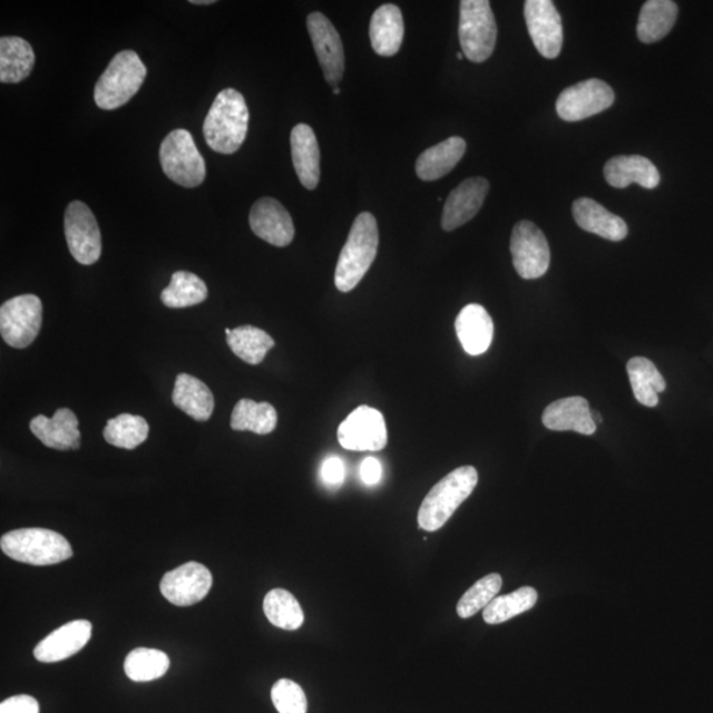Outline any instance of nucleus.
<instances>
[{
	"label": "nucleus",
	"mask_w": 713,
	"mask_h": 713,
	"mask_svg": "<svg viewBox=\"0 0 713 713\" xmlns=\"http://www.w3.org/2000/svg\"><path fill=\"white\" fill-rule=\"evenodd\" d=\"M677 18V6L672 0H648L642 6L637 35L645 45L666 38Z\"/></svg>",
	"instance_id": "nucleus-29"
},
{
	"label": "nucleus",
	"mask_w": 713,
	"mask_h": 713,
	"mask_svg": "<svg viewBox=\"0 0 713 713\" xmlns=\"http://www.w3.org/2000/svg\"><path fill=\"white\" fill-rule=\"evenodd\" d=\"M271 699L280 713H306L309 709L303 688L291 680L277 681L271 688Z\"/></svg>",
	"instance_id": "nucleus-39"
},
{
	"label": "nucleus",
	"mask_w": 713,
	"mask_h": 713,
	"mask_svg": "<svg viewBox=\"0 0 713 713\" xmlns=\"http://www.w3.org/2000/svg\"><path fill=\"white\" fill-rule=\"evenodd\" d=\"M527 30L537 51L545 59H556L563 47V26L551 0H527L525 3Z\"/></svg>",
	"instance_id": "nucleus-15"
},
{
	"label": "nucleus",
	"mask_w": 713,
	"mask_h": 713,
	"mask_svg": "<svg viewBox=\"0 0 713 713\" xmlns=\"http://www.w3.org/2000/svg\"><path fill=\"white\" fill-rule=\"evenodd\" d=\"M208 299V287L202 277L188 271H177L168 287L162 292V302L168 309H188Z\"/></svg>",
	"instance_id": "nucleus-33"
},
{
	"label": "nucleus",
	"mask_w": 713,
	"mask_h": 713,
	"mask_svg": "<svg viewBox=\"0 0 713 713\" xmlns=\"http://www.w3.org/2000/svg\"><path fill=\"white\" fill-rule=\"evenodd\" d=\"M92 625L88 619H76L53 631L35 647V658L41 663H56L74 657L91 638Z\"/></svg>",
	"instance_id": "nucleus-18"
},
{
	"label": "nucleus",
	"mask_w": 713,
	"mask_h": 713,
	"mask_svg": "<svg viewBox=\"0 0 713 713\" xmlns=\"http://www.w3.org/2000/svg\"><path fill=\"white\" fill-rule=\"evenodd\" d=\"M333 92H334V95L339 96L340 95V89L339 88H334Z\"/></svg>",
	"instance_id": "nucleus-45"
},
{
	"label": "nucleus",
	"mask_w": 713,
	"mask_h": 713,
	"mask_svg": "<svg viewBox=\"0 0 713 713\" xmlns=\"http://www.w3.org/2000/svg\"><path fill=\"white\" fill-rule=\"evenodd\" d=\"M321 479L331 488H338L345 480V466L338 456H330L321 467Z\"/></svg>",
	"instance_id": "nucleus-40"
},
{
	"label": "nucleus",
	"mask_w": 713,
	"mask_h": 713,
	"mask_svg": "<svg viewBox=\"0 0 713 713\" xmlns=\"http://www.w3.org/2000/svg\"><path fill=\"white\" fill-rule=\"evenodd\" d=\"M35 66L33 48L18 36H4L0 39V81L18 84L28 76Z\"/></svg>",
	"instance_id": "nucleus-28"
},
{
	"label": "nucleus",
	"mask_w": 713,
	"mask_h": 713,
	"mask_svg": "<svg viewBox=\"0 0 713 713\" xmlns=\"http://www.w3.org/2000/svg\"><path fill=\"white\" fill-rule=\"evenodd\" d=\"M38 701L30 695H17L6 699L0 704V713H39Z\"/></svg>",
	"instance_id": "nucleus-41"
},
{
	"label": "nucleus",
	"mask_w": 713,
	"mask_h": 713,
	"mask_svg": "<svg viewBox=\"0 0 713 713\" xmlns=\"http://www.w3.org/2000/svg\"><path fill=\"white\" fill-rule=\"evenodd\" d=\"M626 370L637 401L646 408H655L660 402V392L666 390L665 378L657 367L645 356H634L627 362Z\"/></svg>",
	"instance_id": "nucleus-30"
},
{
	"label": "nucleus",
	"mask_w": 713,
	"mask_h": 713,
	"mask_svg": "<svg viewBox=\"0 0 713 713\" xmlns=\"http://www.w3.org/2000/svg\"><path fill=\"white\" fill-rule=\"evenodd\" d=\"M149 427L145 418L120 413L107 422L104 438L107 443L124 448L135 449L145 443L148 438Z\"/></svg>",
	"instance_id": "nucleus-36"
},
{
	"label": "nucleus",
	"mask_w": 713,
	"mask_h": 713,
	"mask_svg": "<svg viewBox=\"0 0 713 713\" xmlns=\"http://www.w3.org/2000/svg\"><path fill=\"white\" fill-rule=\"evenodd\" d=\"M615 98L608 84L590 78L563 90L556 101V111L566 123H579L609 109Z\"/></svg>",
	"instance_id": "nucleus-12"
},
{
	"label": "nucleus",
	"mask_w": 713,
	"mask_h": 713,
	"mask_svg": "<svg viewBox=\"0 0 713 713\" xmlns=\"http://www.w3.org/2000/svg\"><path fill=\"white\" fill-rule=\"evenodd\" d=\"M339 443L348 451L377 452L388 446V428L382 413L369 406H360L338 431Z\"/></svg>",
	"instance_id": "nucleus-11"
},
{
	"label": "nucleus",
	"mask_w": 713,
	"mask_h": 713,
	"mask_svg": "<svg viewBox=\"0 0 713 713\" xmlns=\"http://www.w3.org/2000/svg\"><path fill=\"white\" fill-rule=\"evenodd\" d=\"M173 402L197 422H206L214 411L213 392L203 381L189 374H178Z\"/></svg>",
	"instance_id": "nucleus-27"
},
{
	"label": "nucleus",
	"mask_w": 713,
	"mask_h": 713,
	"mask_svg": "<svg viewBox=\"0 0 713 713\" xmlns=\"http://www.w3.org/2000/svg\"><path fill=\"white\" fill-rule=\"evenodd\" d=\"M489 189L490 184L484 177L467 178L458 188H455L447 198L443 217H441L443 229L453 232L469 223L482 208Z\"/></svg>",
	"instance_id": "nucleus-17"
},
{
	"label": "nucleus",
	"mask_w": 713,
	"mask_h": 713,
	"mask_svg": "<svg viewBox=\"0 0 713 713\" xmlns=\"http://www.w3.org/2000/svg\"><path fill=\"white\" fill-rule=\"evenodd\" d=\"M361 479L367 485H375L380 482L382 476V467L380 461L374 458H368L361 463Z\"/></svg>",
	"instance_id": "nucleus-42"
},
{
	"label": "nucleus",
	"mask_w": 713,
	"mask_h": 713,
	"mask_svg": "<svg viewBox=\"0 0 713 713\" xmlns=\"http://www.w3.org/2000/svg\"><path fill=\"white\" fill-rule=\"evenodd\" d=\"M250 113L244 96L235 89L218 92L204 123V137L218 154L237 153L246 139Z\"/></svg>",
	"instance_id": "nucleus-1"
},
{
	"label": "nucleus",
	"mask_w": 713,
	"mask_h": 713,
	"mask_svg": "<svg viewBox=\"0 0 713 713\" xmlns=\"http://www.w3.org/2000/svg\"><path fill=\"white\" fill-rule=\"evenodd\" d=\"M455 328L463 351L470 355L484 354L494 341V320L480 304L463 306L456 319Z\"/></svg>",
	"instance_id": "nucleus-22"
},
{
	"label": "nucleus",
	"mask_w": 713,
	"mask_h": 713,
	"mask_svg": "<svg viewBox=\"0 0 713 713\" xmlns=\"http://www.w3.org/2000/svg\"><path fill=\"white\" fill-rule=\"evenodd\" d=\"M169 665L166 653L158 648L138 647L127 655L125 673L134 682H152L166 675Z\"/></svg>",
	"instance_id": "nucleus-37"
},
{
	"label": "nucleus",
	"mask_w": 713,
	"mask_h": 713,
	"mask_svg": "<svg viewBox=\"0 0 713 713\" xmlns=\"http://www.w3.org/2000/svg\"><path fill=\"white\" fill-rule=\"evenodd\" d=\"M380 244L377 219L372 213H361L354 219L346 244L341 250L334 274L340 292H351L373 265Z\"/></svg>",
	"instance_id": "nucleus-2"
},
{
	"label": "nucleus",
	"mask_w": 713,
	"mask_h": 713,
	"mask_svg": "<svg viewBox=\"0 0 713 713\" xmlns=\"http://www.w3.org/2000/svg\"><path fill=\"white\" fill-rule=\"evenodd\" d=\"M212 586L211 570L202 563L188 561L163 576L160 590L170 604L191 606L203 602Z\"/></svg>",
	"instance_id": "nucleus-14"
},
{
	"label": "nucleus",
	"mask_w": 713,
	"mask_h": 713,
	"mask_svg": "<svg viewBox=\"0 0 713 713\" xmlns=\"http://www.w3.org/2000/svg\"><path fill=\"white\" fill-rule=\"evenodd\" d=\"M576 224L604 240L619 242L626 238L627 225L622 217L605 209L603 205L588 197L576 199L573 205Z\"/></svg>",
	"instance_id": "nucleus-23"
},
{
	"label": "nucleus",
	"mask_w": 713,
	"mask_h": 713,
	"mask_svg": "<svg viewBox=\"0 0 713 713\" xmlns=\"http://www.w3.org/2000/svg\"><path fill=\"white\" fill-rule=\"evenodd\" d=\"M537 602L538 592L531 587H522L509 595L496 597L484 609L482 617L489 625L502 624L533 609Z\"/></svg>",
	"instance_id": "nucleus-35"
},
{
	"label": "nucleus",
	"mask_w": 713,
	"mask_h": 713,
	"mask_svg": "<svg viewBox=\"0 0 713 713\" xmlns=\"http://www.w3.org/2000/svg\"><path fill=\"white\" fill-rule=\"evenodd\" d=\"M541 422L551 431H575L582 434H594L596 424L586 398L569 397L559 399L548 406Z\"/></svg>",
	"instance_id": "nucleus-21"
},
{
	"label": "nucleus",
	"mask_w": 713,
	"mask_h": 713,
	"mask_svg": "<svg viewBox=\"0 0 713 713\" xmlns=\"http://www.w3.org/2000/svg\"><path fill=\"white\" fill-rule=\"evenodd\" d=\"M292 162L304 188L313 191L320 182V148L312 127L301 124L291 133Z\"/></svg>",
	"instance_id": "nucleus-24"
},
{
	"label": "nucleus",
	"mask_w": 713,
	"mask_h": 713,
	"mask_svg": "<svg viewBox=\"0 0 713 713\" xmlns=\"http://www.w3.org/2000/svg\"><path fill=\"white\" fill-rule=\"evenodd\" d=\"M479 482L475 467H460L447 475L430 490L418 512L420 529L438 531L443 527L460 505L473 494Z\"/></svg>",
	"instance_id": "nucleus-3"
},
{
	"label": "nucleus",
	"mask_w": 713,
	"mask_h": 713,
	"mask_svg": "<svg viewBox=\"0 0 713 713\" xmlns=\"http://www.w3.org/2000/svg\"><path fill=\"white\" fill-rule=\"evenodd\" d=\"M227 345L232 352L250 365H260L275 346V341L265 331L253 325H242L226 330Z\"/></svg>",
	"instance_id": "nucleus-31"
},
{
	"label": "nucleus",
	"mask_w": 713,
	"mask_h": 713,
	"mask_svg": "<svg viewBox=\"0 0 713 713\" xmlns=\"http://www.w3.org/2000/svg\"><path fill=\"white\" fill-rule=\"evenodd\" d=\"M42 324V304L32 294L10 299L0 306V333L7 345L25 349L38 338Z\"/></svg>",
	"instance_id": "nucleus-8"
},
{
	"label": "nucleus",
	"mask_w": 713,
	"mask_h": 713,
	"mask_svg": "<svg viewBox=\"0 0 713 713\" xmlns=\"http://www.w3.org/2000/svg\"><path fill=\"white\" fill-rule=\"evenodd\" d=\"M462 57H463V53H460V52H459V53H458V59H459V60H462Z\"/></svg>",
	"instance_id": "nucleus-46"
},
{
	"label": "nucleus",
	"mask_w": 713,
	"mask_h": 713,
	"mask_svg": "<svg viewBox=\"0 0 713 713\" xmlns=\"http://www.w3.org/2000/svg\"><path fill=\"white\" fill-rule=\"evenodd\" d=\"M0 547L11 559L31 566H52L74 556L67 538L40 527L7 533L0 539Z\"/></svg>",
	"instance_id": "nucleus-4"
},
{
	"label": "nucleus",
	"mask_w": 713,
	"mask_h": 713,
	"mask_svg": "<svg viewBox=\"0 0 713 713\" xmlns=\"http://www.w3.org/2000/svg\"><path fill=\"white\" fill-rule=\"evenodd\" d=\"M191 3L196 6H199V4L208 6V4H214L216 2H214V0H192Z\"/></svg>",
	"instance_id": "nucleus-43"
},
{
	"label": "nucleus",
	"mask_w": 713,
	"mask_h": 713,
	"mask_svg": "<svg viewBox=\"0 0 713 713\" xmlns=\"http://www.w3.org/2000/svg\"><path fill=\"white\" fill-rule=\"evenodd\" d=\"M263 612L271 624L294 632L304 623V612L291 592L276 588L270 590L263 602Z\"/></svg>",
	"instance_id": "nucleus-34"
},
{
	"label": "nucleus",
	"mask_w": 713,
	"mask_h": 713,
	"mask_svg": "<svg viewBox=\"0 0 713 713\" xmlns=\"http://www.w3.org/2000/svg\"><path fill=\"white\" fill-rule=\"evenodd\" d=\"M64 226L69 252L74 258L84 266L95 265L101 258L102 237L89 206L81 202L70 203Z\"/></svg>",
	"instance_id": "nucleus-10"
},
{
	"label": "nucleus",
	"mask_w": 713,
	"mask_h": 713,
	"mask_svg": "<svg viewBox=\"0 0 713 713\" xmlns=\"http://www.w3.org/2000/svg\"><path fill=\"white\" fill-rule=\"evenodd\" d=\"M306 27L326 82L338 88L345 71V53L336 28L320 12L311 13Z\"/></svg>",
	"instance_id": "nucleus-13"
},
{
	"label": "nucleus",
	"mask_w": 713,
	"mask_h": 713,
	"mask_svg": "<svg viewBox=\"0 0 713 713\" xmlns=\"http://www.w3.org/2000/svg\"><path fill=\"white\" fill-rule=\"evenodd\" d=\"M248 221L256 237L270 245L285 247L294 241L295 226L291 214L275 198L258 199L250 211Z\"/></svg>",
	"instance_id": "nucleus-16"
},
{
	"label": "nucleus",
	"mask_w": 713,
	"mask_h": 713,
	"mask_svg": "<svg viewBox=\"0 0 713 713\" xmlns=\"http://www.w3.org/2000/svg\"><path fill=\"white\" fill-rule=\"evenodd\" d=\"M606 183L613 188L624 189L636 183L642 188H657L661 175L654 164L641 155H619L606 162L604 167Z\"/></svg>",
	"instance_id": "nucleus-20"
},
{
	"label": "nucleus",
	"mask_w": 713,
	"mask_h": 713,
	"mask_svg": "<svg viewBox=\"0 0 713 713\" xmlns=\"http://www.w3.org/2000/svg\"><path fill=\"white\" fill-rule=\"evenodd\" d=\"M502 588V577L499 574H490L482 577L475 586L470 587L460 598L458 604V615L461 618H469L495 600L498 592Z\"/></svg>",
	"instance_id": "nucleus-38"
},
{
	"label": "nucleus",
	"mask_w": 713,
	"mask_h": 713,
	"mask_svg": "<svg viewBox=\"0 0 713 713\" xmlns=\"http://www.w3.org/2000/svg\"><path fill=\"white\" fill-rule=\"evenodd\" d=\"M459 38L463 56L484 62L495 52L497 25L488 0H462Z\"/></svg>",
	"instance_id": "nucleus-6"
},
{
	"label": "nucleus",
	"mask_w": 713,
	"mask_h": 713,
	"mask_svg": "<svg viewBox=\"0 0 713 713\" xmlns=\"http://www.w3.org/2000/svg\"><path fill=\"white\" fill-rule=\"evenodd\" d=\"M370 42L377 55L391 57L401 49L404 36L402 11L394 4H383L370 20Z\"/></svg>",
	"instance_id": "nucleus-25"
},
{
	"label": "nucleus",
	"mask_w": 713,
	"mask_h": 713,
	"mask_svg": "<svg viewBox=\"0 0 713 713\" xmlns=\"http://www.w3.org/2000/svg\"><path fill=\"white\" fill-rule=\"evenodd\" d=\"M467 143L460 137L448 138L439 145L426 149L417 160V174L424 182L445 177L458 166L466 154Z\"/></svg>",
	"instance_id": "nucleus-26"
},
{
	"label": "nucleus",
	"mask_w": 713,
	"mask_h": 713,
	"mask_svg": "<svg viewBox=\"0 0 713 713\" xmlns=\"http://www.w3.org/2000/svg\"><path fill=\"white\" fill-rule=\"evenodd\" d=\"M146 76L147 68L137 52L123 51L114 56L96 84L97 106L102 110L119 109L137 95Z\"/></svg>",
	"instance_id": "nucleus-5"
},
{
	"label": "nucleus",
	"mask_w": 713,
	"mask_h": 713,
	"mask_svg": "<svg viewBox=\"0 0 713 713\" xmlns=\"http://www.w3.org/2000/svg\"><path fill=\"white\" fill-rule=\"evenodd\" d=\"M30 428L42 445L56 451H76L81 446L78 419L69 409L57 410L53 418L38 416L31 420Z\"/></svg>",
	"instance_id": "nucleus-19"
},
{
	"label": "nucleus",
	"mask_w": 713,
	"mask_h": 713,
	"mask_svg": "<svg viewBox=\"0 0 713 713\" xmlns=\"http://www.w3.org/2000/svg\"><path fill=\"white\" fill-rule=\"evenodd\" d=\"M592 419H594V422H595L596 426L598 423L603 422V418H602L600 413H598V412L592 411Z\"/></svg>",
	"instance_id": "nucleus-44"
},
{
	"label": "nucleus",
	"mask_w": 713,
	"mask_h": 713,
	"mask_svg": "<svg viewBox=\"0 0 713 713\" xmlns=\"http://www.w3.org/2000/svg\"><path fill=\"white\" fill-rule=\"evenodd\" d=\"M510 252L512 265L522 280H538L550 267L551 254L546 235L531 221H520L515 226Z\"/></svg>",
	"instance_id": "nucleus-9"
},
{
	"label": "nucleus",
	"mask_w": 713,
	"mask_h": 713,
	"mask_svg": "<svg viewBox=\"0 0 713 713\" xmlns=\"http://www.w3.org/2000/svg\"><path fill=\"white\" fill-rule=\"evenodd\" d=\"M160 164L170 180L184 188H196L205 180L206 164L192 134L183 128L170 131L160 146Z\"/></svg>",
	"instance_id": "nucleus-7"
},
{
	"label": "nucleus",
	"mask_w": 713,
	"mask_h": 713,
	"mask_svg": "<svg viewBox=\"0 0 713 713\" xmlns=\"http://www.w3.org/2000/svg\"><path fill=\"white\" fill-rule=\"evenodd\" d=\"M277 413L268 402H254L253 399H241L232 412L231 426L234 431H250L267 434L275 430Z\"/></svg>",
	"instance_id": "nucleus-32"
}]
</instances>
